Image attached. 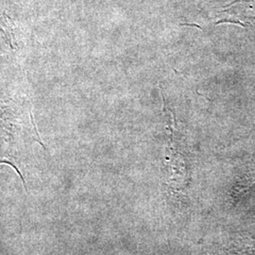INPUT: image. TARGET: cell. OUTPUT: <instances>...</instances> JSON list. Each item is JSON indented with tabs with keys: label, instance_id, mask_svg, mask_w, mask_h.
Masks as SVG:
<instances>
[{
	"label": "cell",
	"instance_id": "cell-1",
	"mask_svg": "<svg viewBox=\"0 0 255 255\" xmlns=\"http://www.w3.org/2000/svg\"><path fill=\"white\" fill-rule=\"evenodd\" d=\"M0 164H9V165H11L15 170H16V172L18 173L19 176H20V178L22 179V182H23V183H24V186H25V188H26V190H27V187H26V183H25V180H24V178H23V176H22V174L20 173V171H19L18 168L14 165L13 164H11L10 162H9V161H7V160H5V161H0Z\"/></svg>",
	"mask_w": 255,
	"mask_h": 255
},
{
	"label": "cell",
	"instance_id": "cell-2",
	"mask_svg": "<svg viewBox=\"0 0 255 255\" xmlns=\"http://www.w3.org/2000/svg\"></svg>",
	"mask_w": 255,
	"mask_h": 255
}]
</instances>
